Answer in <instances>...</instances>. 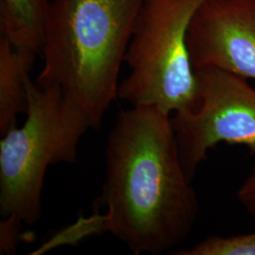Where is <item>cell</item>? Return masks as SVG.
I'll return each mask as SVG.
<instances>
[{"instance_id":"6da1fadb","label":"cell","mask_w":255,"mask_h":255,"mask_svg":"<svg viewBox=\"0 0 255 255\" xmlns=\"http://www.w3.org/2000/svg\"><path fill=\"white\" fill-rule=\"evenodd\" d=\"M182 167L171 116L149 106L121 111L108 137L101 204L83 221L109 232L134 255L170 251L190 234L199 204Z\"/></svg>"},{"instance_id":"7a4b0ae2","label":"cell","mask_w":255,"mask_h":255,"mask_svg":"<svg viewBox=\"0 0 255 255\" xmlns=\"http://www.w3.org/2000/svg\"><path fill=\"white\" fill-rule=\"evenodd\" d=\"M143 0H52L35 83L57 86L99 128L118 98L121 65Z\"/></svg>"},{"instance_id":"3957f363","label":"cell","mask_w":255,"mask_h":255,"mask_svg":"<svg viewBox=\"0 0 255 255\" xmlns=\"http://www.w3.org/2000/svg\"><path fill=\"white\" fill-rule=\"evenodd\" d=\"M27 119L0 142V211L4 218L33 225L42 214L44 179L49 165L77 159L91 123L82 108L57 86L27 82Z\"/></svg>"},{"instance_id":"277c9868","label":"cell","mask_w":255,"mask_h":255,"mask_svg":"<svg viewBox=\"0 0 255 255\" xmlns=\"http://www.w3.org/2000/svg\"><path fill=\"white\" fill-rule=\"evenodd\" d=\"M204 1H142L125 55L129 72L119 83L118 98L170 116L197 109L198 81L187 34Z\"/></svg>"},{"instance_id":"5b68a950","label":"cell","mask_w":255,"mask_h":255,"mask_svg":"<svg viewBox=\"0 0 255 255\" xmlns=\"http://www.w3.org/2000/svg\"><path fill=\"white\" fill-rule=\"evenodd\" d=\"M197 109L171 117L180 160L192 181L207 151L220 142L248 146L255 155V90L247 79L227 71L196 69Z\"/></svg>"},{"instance_id":"8992f818","label":"cell","mask_w":255,"mask_h":255,"mask_svg":"<svg viewBox=\"0 0 255 255\" xmlns=\"http://www.w3.org/2000/svg\"><path fill=\"white\" fill-rule=\"evenodd\" d=\"M187 46L195 70L213 67L255 80V0H205Z\"/></svg>"},{"instance_id":"52a82bcc","label":"cell","mask_w":255,"mask_h":255,"mask_svg":"<svg viewBox=\"0 0 255 255\" xmlns=\"http://www.w3.org/2000/svg\"><path fill=\"white\" fill-rule=\"evenodd\" d=\"M37 55L18 50L0 35V133L17 127L27 109V82Z\"/></svg>"},{"instance_id":"ba28073f","label":"cell","mask_w":255,"mask_h":255,"mask_svg":"<svg viewBox=\"0 0 255 255\" xmlns=\"http://www.w3.org/2000/svg\"><path fill=\"white\" fill-rule=\"evenodd\" d=\"M51 1L0 0V35L18 50L41 53Z\"/></svg>"},{"instance_id":"9c48e42d","label":"cell","mask_w":255,"mask_h":255,"mask_svg":"<svg viewBox=\"0 0 255 255\" xmlns=\"http://www.w3.org/2000/svg\"><path fill=\"white\" fill-rule=\"evenodd\" d=\"M177 255H255V233L244 236L211 237Z\"/></svg>"},{"instance_id":"30bf717a","label":"cell","mask_w":255,"mask_h":255,"mask_svg":"<svg viewBox=\"0 0 255 255\" xmlns=\"http://www.w3.org/2000/svg\"><path fill=\"white\" fill-rule=\"evenodd\" d=\"M21 223L9 218L0 222V254L13 255L18 244Z\"/></svg>"},{"instance_id":"8fae6325","label":"cell","mask_w":255,"mask_h":255,"mask_svg":"<svg viewBox=\"0 0 255 255\" xmlns=\"http://www.w3.org/2000/svg\"><path fill=\"white\" fill-rule=\"evenodd\" d=\"M238 199L255 217V165L237 193Z\"/></svg>"}]
</instances>
